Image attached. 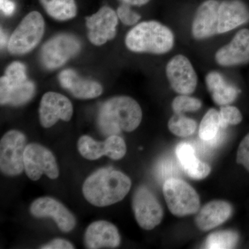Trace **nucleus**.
<instances>
[{"mask_svg": "<svg viewBox=\"0 0 249 249\" xmlns=\"http://www.w3.org/2000/svg\"><path fill=\"white\" fill-rule=\"evenodd\" d=\"M132 186L130 178L119 170L101 168L85 179L83 193L86 200L97 207L122 201Z\"/></svg>", "mask_w": 249, "mask_h": 249, "instance_id": "1", "label": "nucleus"}, {"mask_svg": "<svg viewBox=\"0 0 249 249\" xmlns=\"http://www.w3.org/2000/svg\"><path fill=\"white\" fill-rule=\"evenodd\" d=\"M142 110L134 98L120 96L109 98L103 103L98 116L100 130L104 135H119L131 132L142 121Z\"/></svg>", "mask_w": 249, "mask_h": 249, "instance_id": "2", "label": "nucleus"}, {"mask_svg": "<svg viewBox=\"0 0 249 249\" xmlns=\"http://www.w3.org/2000/svg\"><path fill=\"white\" fill-rule=\"evenodd\" d=\"M126 47L134 53L165 54L175 45L171 29L157 21H145L137 24L127 33Z\"/></svg>", "mask_w": 249, "mask_h": 249, "instance_id": "3", "label": "nucleus"}, {"mask_svg": "<svg viewBox=\"0 0 249 249\" xmlns=\"http://www.w3.org/2000/svg\"><path fill=\"white\" fill-rule=\"evenodd\" d=\"M45 30L42 15L32 11L25 16L15 29L8 42V50L13 55L29 53L40 43Z\"/></svg>", "mask_w": 249, "mask_h": 249, "instance_id": "4", "label": "nucleus"}, {"mask_svg": "<svg viewBox=\"0 0 249 249\" xmlns=\"http://www.w3.org/2000/svg\"><path fill=\"white\" fill-rule=\"evenodd\" d=\"M163 193L170 212L178 217L196 213L200 208V199L196 190L178 178L164 181Z\"/></svg>", "mask_w": 249, "mask_h": 249, "instance_id": "5", "label": "nucleus"}, {"mask_svg": "<svg viewBox=\"0 0 249 249\" xmlns=\"http://www.w3.org/2000/svg\"><path fill=\"white\" fill-rule=\"evenodd\" d=\"M27 138L22 132L10 130L0 142V170L9 177L18 176L24 170V155Z\"/></svg>", "mask_w": 249, "mask_h": 249, "instance_id": "6", "label": "nucleus"}, {"mask_svg": "<svg viewBox=\"0 0 249 249\" xmlns=\"http://www.w3.org/2000/svg\"><path fill=\"white\" fill-rule=\"evenodd\" d=\"M24 163L26 175L32 181H37L43 175L52 179L58 178V163L53 154L40 144H28L24 151Z\"/></svg>", "mask_w": 249, "mask_h": 249, "instance_id": "7", "label": "nucleus"}, {"mask_svg": "<svg viewBox=\"0 0 249 249\" xmlns=\"http://www.w3.org/2000/svg\"><path fill=\"white\" fill-rule=\"evenodd\" d=\"M81 45L75 36L60 34L46 42L41 49L42 65L48 70H56L80 52Z\"/></svg>", "mask_w": 249, "mask_h": 249, "instance_id": "8", "label": "nucleus"}, {"mask_svg": "<svg viewBox=\"0 0 249 249\" xmlns=\"http://www.w3.org/2000/svg\"><path fill=\"white\" fill-rule=\"evenodd\" d=\"M136 220L145 230L155 229L161 222L163 210L153 193L146 186H139L134 192L132 198Z\"/></svg>", "mask_w": 249, "mask_h": 249, "instance_id": "9", "label": "nucleus"}, {"mask_svg": "<svg viewBox=\"0 0 249 249\" xmlns=\"http://www.w3.org/2000/svg\"><path fill=\"white\" fill-rule=\"evenodd\" d=\"M165 73L175 92L190 95L196 91L197 76L191 61L185 55L179 54L170 59L167 64Z\"/></svg>", "mask_w": 249, "mask_h": 249, "instance_id": "10", "label": "nucleus"}, {"mask_svg": "<svg viewBox=\"0 0 249 249\" xmlns=\"http://www.w3.org/2000/svg\"><path fill=\"white\" fill-rule=\"evenodd\" d=\"M78 149L80 155L88 160H98L103 156L119 160L127 152L125 142L119 135L109 136L106 141L101 142L88 135L82 136L78 142Z\"/></svg>", "mask_w": 249, "mask_h": 249, "instance_id": "11", "label": "nucleus"}, {"mask_svg": "<svg viewBox=\"0 0 249 249\" xmlns=\"http://www.w3.org/2000/svg\"><path fill=\"white\" fill-rule=\"evenodd\" d=\"M90 42L101 46L115 37L118 25L117 14L110 7L103 6L97 12L85 18Z\"/></svg>", "mask_w": 249, "mask_h": 249, "instance_id": "12", "label": "nucleus"}, {"mask_svg": "<svg viewBox=\"0 0 249 249\" xmlns=\"http://www.w3.org/2000/svg\"><path fill=\"white\" fill-rule=\"evenodd\" d=\"M73 105L66 96L54 91H49L41 99L39 116L41 125L49 128L59 120L68 122L73 116Z\"/></svg>", "mask_w": 249, "mask_h": 249, "instance_id": "13", "label": "nucleus"}, {"mask_svg": "<svg viewBox=\"0 0 249 249\" xmlns=\"http://www.w3.org/2000/svg\"><path fill=\"white\" fill-rule=\"evenodd\" d=\"M29 211L36 218H52L63 232L71 231L76 225L75 216L61 202L49 196L36 199Z\"/></svg>", "mask_w": 249, "mask_h": 249, "instance_id": "14", "label": "nucleus"}, {"mask_svg": "<svg viewBox=\"0 0 249 249\" xmlns=\"http://www.w3.org/2000/svg\"><path fill=\"white\" fill-rule=\"evenodd\" d=\"M214 60L222 67L244 65L249 62V29L237 31L231 41L214 54Z\"/></svg>", "mask_w": 249, "mask_h": 249, "instance_id": "15", "label": "nucleus"}, {"mask_svg": "<svg viewBox=\"0 0 249 249\" xmlns=\"http://www.w3.org/2000/svg\"><path fill=\"white\" fill-rule=\"evenodd\" d=\"M220 1L206 0L198 7L192 24V35L196 40L209 38L218 34V10Z\"/></svg>", "mask_w": 249, "mask_h": 249, "instance_id": "16", "label": "nucleus"}, {"mask_svg": "<svg viewBox=\"0 0 249 249\" xmlns=\"http://www.w3.org/2000/svg\"><path fill=\"white\" fill-rule=\"evenodd\" d=\"M84 242L87 249H115L120 245L121 236L114 224L107 221H96L87 228Z\"/></svg>", "mask_w": 249, "mask_h": 249, "instance_id": "17", "label": "nucleus"}, {"mask_svg": "<svg viewBox=\"0 0 249 249\" xmlns=\"http://www.w3.org/2000/svg\"><path fill=\"white\" fill-rule=\"evenodd\" d=\"M249 22V8L242 0H224L218 10V34L234 30Z\"/></svg>", "mask_w": 249, "mask_h": 249, "instance_id": "18", "label": "nucleus"}, {"mask_svg": "<svg viewBox=\"0 0 249 249\" xmlns=\"http://www.w3.org/2000/svg\"><path fill=\"white\" fill-rule=\"evenodd\" d=\"M58 80L62 88L79 99L97 98L103 91V87L98 82L84 79L73 70H65L60 72Z\"/></svg>", "mask_w": 249, "mask_h": 249, "instance_id": "19", "label": "nucleus"}, {"mask_svg": "<svg viewBox=\"0 0 249 249\" xmlns=\"http://www.w3.org/2000/svg\"><path fill=\"white\" fill-rule=\"evenodd\" d=\"M232 213L231 205L227 201H213L201 208L195 222L199 230L208 231L227 222Z\"/></svg>", "mask_w": 249, "mask_h": 249, "instance_id": "20", "label": "nucleus"}, {"mask_svg": "<svg viewBox=\"0 0 249 249\" xmlns=\"http://www.w3.org/2000/svg\"><path fill=\"white\" fill-rule=\"evenodd\" d=\"M36 87L33 82L9 81L6 77L0 79V103L3 105L20 106L29 102L34 97Z\"/></svg>", "mask_w": 249, "mask_h": 249, "instance_id": "21", "label": "nucleus"}, {"mask_svg": "<svg viewBox=\"0 0 249 249\" xmlns=\"http://www.w3.org/2000/svg\"><path fill=\"white\" fill-rule=\"evenodd\" d=\"M176 155L185 173L193 179H203L211 173V166L196 157L194 147L191 144L187 142L178 144L176 148Z\"/></svg>", "mask_w": 249, "mask_h": 249, "instance_id": "22", "label": "nucleus"}, {"mask_svg": "<svg viewBox=\"0 0 249 249\" xmlns=\"http://www.w3.org/2000/svg\"><path fill=\"white\" fill-rule=\"evenodd\" d=\"M206 84L211 97L218 106H228L237 98L240 90L227 83L219 72L213 71L206 76Z\"/></svg>", "mask_w": 249, "mask_h": 249, "instance_id": "23", "label": "nucleus"}, {"mask_svg": "<svg viewBox=\"0 0 249 249\" xmlns=\"http://www.w3.org/2000/svg\"><path fill=\"white\" fill-rule=\"evenodd\" d=\"M50 17L59 21L73 19L77 15L75 0H39Z\"/></svg>", "mask_w": 249, "mask_h": 249, "instance_id": "24", "label": "nucleus"}, {"mask_svg": "<svg viewBox=\"0 0 249 249\" xmlns=\"http://www.w3.org/2000/svg\"><path fill=\"white\" fill-rule=\"evenodd\" d=\"M225 129L221 126L219 111L214 108H211L201 121L199 136L203 142H209L219 137Z\"/></svg>", "mask_w": 249, "mask_h": 249, "instance_id": "25", "label": "nucleus"}, {"mask_svg": "<svg viewBox=\"0 0 249 249\" xmlns=\"http://www.w3.org/2000/svg\"><path fill=\"white\" fill-rule=\"evenodd\" d=\"M168 129L175 135L187 137L195 133L196 122L183 114H175L168 121Z\"/></svg>", "mask_w": 249, "mask_h": 249, "instance_id": "26", "label": "nucleus"}, {"mask_svg": "<svg viewBox=\"0 0 249 249\" xmlns=\"http://www.w3.org/2000/svg\"><path fill=\"white\" fill-rule=\"evenodd\" d=\"M238 235L232 231L211 234L206 241V248L211 249H233L238 242Z\"/></svg>", "mask_w": 249, "mask_h": 249, "instance_id": "27", "label": "nucleus"}, {"mask_svg": "<svg viewBox=\"0 0 249 249\" xmlns=\"http://www.w3.org/2000/svg\"><path fill=\"white\" fill-rule=\"evenodd\" d=\"M201 102L198 98L188 95L180 94L173 100L172 107L175 114H183L188 111H196L201 107Z\"/></svg>", "mask_w": 249, "mask_h": 249, "instance_id": "28", "label": "nucleus"}, {"mask_svg": "<svg viewBox=\"0 0 249 249\" xmlns=\"http://www.w3.org/2000/svg\"><path fill=\"white\" fill-rule=\"evenodd\" d=\"M219 112L222 128L227 129L229 125H235L242 122V114L240 111L234 106H222Z\"/></svg>", "mask_w": 249, "mask_h": 249, "instance_id": "29", "label": "nucleus"}, {"mask_svg": "<svg viewBox=\"0 0 249 249\" xmlns=\"http://www.w3.org/2000/svg\"><path fill=\"white\" fill-rule=\"evenodd\" d=\"M4 76L10 81H26L27 77L25 65L20 62H12L6 69Z\"/></svg>", "mask_w": 249, "mask_h": 249, "instance_id": "30", "label": "nucleus"}, {"mask_svg": "<svg viewBox=\"0 0 249 249\" xmlns=\"http://www.w3.org/2000/svg\"><path fill=\"white\" fill-rule=\"evenodd\" d=\"M116 14L119 19L124 25H134L141 19L140 15L132 10L129 5L125 4H122L119 6Z\"/></svg>", "mask_w": 249, "mask_h": 249, "instance_id": "31", "label": "nucleus"}, {"mask_svg": "<svg viewBox=\"0 0 249 249\" xmlns=\"http://www.w3.org/2000/svg\"><path fill=\"white\" fill-rule=\"evenodd\" d=\"M178 168L173 160L169 159H165L160 162V165L157 167V174L160 179L166 181L168 178H176L178 175Z\"/></svg>", "mask_w": 249, "mask_h": 249, "instance_id": "32", "label": "nucleus"}, {"mask_svg": "<svg viewBox=\"0 0 249 249\" xmlns=\"http://www.w3.org/2000/svg\"><path fill=\"white\" fill-rule=\"evenodd\" d=\"M237 162L239 164L243 165L249 172V133L246 136L239 145Z\"/></svg>", "mask_w": 249, "mask_h": 249, "instance_id": "33", "label": "nucleus"}, {"mask_svg": "<svg viewBox=\"0 0 249 249\" xmlns=\"http://www.w3.org/2000/svg\"><path fill=\"white\" fill-rule=\"evenodd\" d=\"M74 246L71 242L64 239H55L49 243L40 247L42 249H73Z\"/></svg>", "mask_w": 249, "mask_h": 249, "instance_id": "34", "label": "nucleus"}, {"mask_svg": "<svg viewBox=\"0 0 249 249\" xmlns=\"http://www.w3.org/2000/svg\"><path fill=\"white\" fill-rule=\"evenodd\" d=\"M0 7H1V11L6 16H11L14 14L16 5L10 0H0Z\"/></svg>", "mask_w": 249, "mask_h": 249, "instance_id": "35", "label": "nucleus"}, {"mask_svg": "<svg viewBox=\"0 0 249 249\" xmlns=\"http://www.w3.org/2000/svg\"><path fill=\"white\" fill-rule=\"evenodd\" d=\"M122 4L129 6H142L147 4L150 0H119Z\"/></svg>", "mask_w": 249, "mask_h": 249, "instance_id": "36", "label": "nucleus"}, {"mask_svg": "<svg viewBox=\"0 0 249 249\" xmlns=\"http://www.w3.org/2000/svg\"><path fill=\"white\" fill-rule=\"evenodd\" d=\"M5 35L4 33L2 32V30H1V46H4L5 43Z\"/></svg>", "mask_w": 249, "mask_h": 249, "instance_id": "37", "label": "nucleus"}]
</instances>
